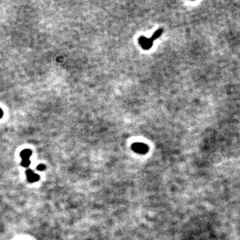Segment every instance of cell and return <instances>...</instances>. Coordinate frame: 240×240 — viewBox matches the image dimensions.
I'll return each mask as SVG.
<instances>
[{
    "label": "cell",
    "instance_id": "3957f363",
    "mask_svg": "<svg viewBox=\"0 0 240 240\" xmlns=\"http://www.w3.org/2000/svg\"><path fill=\"white\" fill-rule=\"evenodd\" d=\"M26 177H27V180H28L29 182H30V183H34V182L38 181L39 179H40V176H39L37 174L34 173L33 172V170H30V169H28V170H26Z\"/></svg>",
    "mask_w": 240,
    "mask_h": 240
},
{
    "label": "cell",
    "instance_id": "6da1fadb",
    "mask_svg": "<svg viewBox=\"0 0 240 240\" xmlns=\"http://www.w3.org/2000/svg\"><path fill=\"white\" fill-rule=\"evenodd\" d=\"M132 149L138 153H146L149 151V147L145 144L136 143L132 145Z\"/></svg>",
    "mask_w": 240,
    "mask_h": 240
},
{
    "label": "cell",
    "instance_id": "7a4b0ae2",
    "mask_svg": "<svg viewBox=\"0 0 240 240\" xmlns=\"http://www.w3.org/2000/svg\"><path fill=\"white\" fill-rule=\"evenodd\" d=\"M139 44L144 49H149L152 46V41L150 39H148L147 37L142 36L140 37L139 38Z\"/></svg>",
    "mask_w": 240,
    "mask_h": 240
},
{
    "label": "cell",
    "instance_id": "ba28073f",
    "mask_svg": "<svg viewBox=\"0 0 240 240\" xmlns=\"http://www.w3.org/2000/svg\"><path fill=\"white\" fill-rule=\"evenodd\" d=\"M2 115H3V112H2V110L0 109V118L2 117Z\"/></svg>",
    "mask_w": 240,
    "mask_h": 240
},
{
    "label": "cell",
    "instance_id": "277c9868",
    "mask_svg": "<svg viewBox=\"0 0 240 240\" xmlns=\"http://www.w3.org/2000/svg\"><path fill=\"white\" fill-rule=\"evenodd\" d=\"M32 151L30 149H25L21 151L20 156L22 158V160H30V157L31 156Z\"/></svg>",
    "mask_w": 240,
    "mask_h": 240
},
{
    "label": "cell",
    "instance_id": "8992f818",
    "mask_svg": "<svg viewBox=\"0 0 240 240\" xmlns=\"http://www.w3.org/2000/svg\"><path fill=\"white\" fill-rule=\"evenodd\" d=\"M21 165L23 167H28L29 165H30V160H22L21 162Z\"/></svg>",
    "mask_w": 240,
    "mask_h": 240
},
{
    "label": "cell",
    "instance_id": "52a82bcc",
    "mask_svg": "<svg viewBox=\"0 0 240 240\" xmlns=\"http://www.w3.org/2000/svg\"><path fill=\"white\" fill-rule=\"evenodd\" d=\"M37 170H39V171H42V170H45V165H42V164H40V165H37Z\"/></svg>",
    "mask_w": 240,
    "mask_h": 240
},
{
    "label": "cell",
    "instance_id": "5b68a950",
    "mask_svg": "<svg viewBox=\"0 0 240 240\" xmlns=\"http://www.w3.org/2000/svg\"><path fill=\"white\" fill-rule=\"evenodd\" d=\"M162 32H163V30L162 29H159V30H157L156 31H155V33H154L153 34L151 35V38H150V40L153 42V40H156L157 38H159L160 36L162 35Z\"/></svg>",
    "mask_w": 240,
    "mask_h": 240
}]
</instances>
